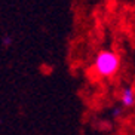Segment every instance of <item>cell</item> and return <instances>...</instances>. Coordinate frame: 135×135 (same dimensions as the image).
Returning <instances> with one entry per match:
<instances>
[{
  "label": "cell",
  "mask_w": 135,
  "mask_h": 135,
  "mask_svg": "<svg viewBox=\"0 0 135 135\" xmlns=\"http://www.w3.org/2000/svg\"><path fill=\"white\" fill-rule=\"evenodd\" d=\"M92 68L98 77L101 79H110L120 68V56L114 51L110 49H104L99 51L94 58Z\"/></svg>",
  "instance_id": "obj_1"
},
{
  "label": "cell",
  "mask_w": 135,
  "mask_h": 135,
  "mask_svg": "<svg viewBox=\"0 0 135 135\" xmlns=\"http://www.w3.org/2000/svg\"><path fill=\"white\" fill-rule=\"evenodd\" d=\"M12 42H13V39H12L11 34H4V36L2 37V46H3V48H9V46L12 45Z\"/></svg>",
  "instance_id": "obj_3"
},
{
  "label": "cell",
  "mask_w": 135,
  "mask_h": 135,
  "mask_svg": "<svg viewBox=\"0 0 135 135\" xmlns=\"http://www.w3.org/2000/svg\"><path fill=\"white\" fill-rule=\"evenodd\" d=\"M122 111H123V107H122V105H116V107L111 108V116L117 119V117H120V116H122Z\"/></svg>",
  "instance_id": "obj_4"
},
{
  "label": "cell",
  "mask_w": 135,
  "mask_h": 135,
  "mask_svg": "<svg viewBox=\"0 0 135 135\" xmlns=\"http://www.w3.org/2000/svg\"><path fill=\"white\" fill-rule=\"evenodd\" d=\"M120 105L122 107H132L135 104V91L132 88H123L120 92Z\"/></svg>",
  "instance_id": "obj_2"
}]
</instances>
